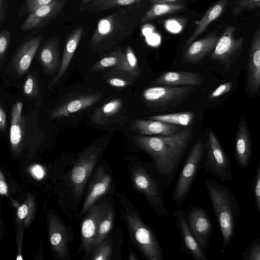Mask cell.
Instances as JSON below:
<instances>
[{
  "label": "cell",
  "instance_id": "6da1fadb",
  "mask_svg": "<svg viewBox=\"0 0 260 260\" xmlns=\"http://www.w3.org/2000/svg\"><path fill=\"white\" fill-rule=\"evenodd\" d=\"M192 137L191 130L186 128L168 136H137L134 142L150 157L153 167L166 188L176 176Z\"/></svg>",
  "mask_w": 260,
  "mask_h": 260
},
{
  "label": "cell",
  "instance_id": "7a4b0ae2",
  "mask_svg": "<svg viewBox=\"0 0 260 260\" xmlns=\"http://www.w3.org/2000/svg\"><path fill=\"white\" fill-rule=\"evenodd\" d=\"M141 3L119 7L101 19L89 43L91 48H108L132 35L144 14Z\"/></svg>",
  "mask_w": 260,
  "mask_h": 260
},
{
  "label": "cell",
  "instance_id": "3957f363",
  "mask_svg": "<svg viewBox=\"0 0 260 260\" xmlns=\"http://www.w3.org/2000/svg\"><path fill=\"white\" fill-rule=\"evenodd\" d=\"M116 201L129 237L147 260H163L162 248L154 231L142 218L140 211L124 194L115 191Z\"/></svg>",
  "mask_w": 260,
  "mask_h": 260
},
{
  "label": "cell",
  "instance_id": "277c9868",
  "mask_svg": "<svg viewBox=\"0 0 260 260\" xmlns=\"http://www.w3.org/2000/svg\"><path fill=\"white\" fill-rule=\"evenodd\" d=\"M205 188L218 222L226 248L235 235L241 212L231 190L223 184L212 179L206 178Z\"/></svg>",
  "mask_w": 260,
  "mask_h": 260
},
{
  "label": "cell",
  "instance_id": "5b68a950",
  "mask_svg": "<svg viewBox=\"0 0 260 260\" xmlns=\"http://www.w3.org/2000/svg\"><path fill=\"white\" fill-rule=\"evenodd\" d=\"M133 186L143 194L149 207L159 217L169 216L164 197V186L152 165H129Z\"/></svg>",
  "mask_w": 260,
  "mask_h": 260
},
{
  "label": "cell",
  "instance_id": "8992f818",
  "mask_svg": "<svg viewBox=\"0 0 260 260\" xmlns=\"http://www.w3.org/2000/svg\"><path fill=\"white\" fill-rule=\"evenodd\" d=\"M101 152L102 148L100 147H90L85 150L66 176L67 195H69L71 200L75 204H80L85 186L98 162Z\"/></svg>",
  "mask_w": 260,
  "mask_h": 260
},
{
  "label": "cell",
  "instance_id": "52a82bcc",
  "mask_svg": "<svg viewBox=\"0 0 260 260\" xmlns=\"http://www.w3.org/2000/svg\"><path fill=\"white\" fill-rule=\"evenodd\" d=\"M204 147L202 140L199 139L192 146L183 164L172 193L173 201L177 206L181 205L191 192L201 170Z\"/></svg>",
  "mask_w": 260,
  "mask_h": 260
},
{
  "label": "cell",
  "instance_id": "ba28073f",
  "mask_svg": "<svg viewBox=\"0 0 260 260\" xmlns=\"http://www.w3.org/2000/svg\"><path fill=\"white\" fill-rule=\"evenodd\" d=\"M204 149L201 169L222 182L232 181L234 176L231 159L212 131L208 133V142Z\"/></svg>",
  "mask_w": 260,
  "mask_h": 260
},
{
  "label": "cell",
  "instance_id": "9c48e42d",
  "mask_svg": "<svg viewBox=\"0 0 260 260\" xmlns=\"http://www.w3.org/2000/svg\"><path fill=\"white\" fill-rule=\"evenodd\" d=\"M188 227L200 247L206 253L209 246L214 223L207 211L201 206H190L185 212Z\"/></svg>",
  "mask_w": 260,
  "mask_h": 260
},
{
  "label": "cell",
  "instance_id": "30bf717a",
  "mask_svg": "<svg viewBox=\"0 0 260 260\" xmlns=\"http://www.w3.org/2000/svg\"><path fill=\"white\" fill-rule=\"evenodd\" d=\"M87 194L80 210V216L97 201L112 190L114 179L110 169L104 165H99L93 170L88 181Z\"/></svg>",
  "mask_w": 260,
  "mask_h": 260
},
{
  "label": "cell",
  "instance_id": "8fae6325",
  "mask_svg": "<svg viewBox=\"0 0 260 260\" xmlns=\"http://www.w3.org/2000/svg\"><path fill=\"white\" fill-rule=\"evenodd\" d=\"M109 203L103 197L85 212L81 224V241L82 250L86 257L90 256L93 249L101 218Z\"/></svg>",
  "mask_w": 260,
  "mask_h": 260
},
{
  "label": "cell",
  "instance_id": "7c38bea8",
  "mask_svg": "<svg viewBox=\"0 0 260 260\" xmlns=\"http://www.w3.org/2000/svg\"><path fill=\"white\" fill-rule=\"evenodd\" d=\"M235 30L236 28L232 26L224 29L210 56L211 60L219 62L226 70L235 61L243 45V38H235Z\"/></svg>",
  "mask_w": 260,
  "mask_h": 260
},
{
  "label": "cell",
  "instance_id": "4fadbf2b",
  "mask_svg": "<svg viewBox=\"0 0 260 260\" xmlns=\"http://www.w3.org/2000/svg\"><path fill=\"white\" fill-rule=\"evenodd\" d=\"M194 90L192 86L152 87L143 91V96L151 105L167 106L182 101Z\"/></svg>",
  "mask_w": 260,
  "mask_h": 260
},
{
  "label": "cell",
  "instance_id": "5bb4252c",
  "mask_svg": "<svg viewBox=\"0 0 260 260\" xmlns=\"http://www.w3.org/2000/svg\"><path fill=\"white\" fill-rule=\"evenodd\" d=\"M68 0H54L29 13L21 26L23 31L37 29L54 20L61 12Z\"/></svg>",
  "mask_w": 260,
  "mask_h": 260
},
{
  "label": "cell",
  "instance_id": "9a60e30c",
  "mask_svg": "<svg viewBox=\"0 0 260 260\" xmlns=\"http://www.w3.org/2000/svg\"><path fill=\"white\" fill-rule=\"evenodd\" d=\"M42 36L38 35L25 42L14 55L10 68L16 76H23L29 69L40 45Z\"/></svg>",
  "mask_w": 260,
  "mask_h": 260
},
{
  "label": "cell",
  "instance_id": "2e32d148",
  "mask_svg": "<svg viewBox=\"0 0 260 260\" xmlns=\"http://www.w3.org/2000/svg\"><path fill=\"white\" fill-rule=\"evenodd\" d=\"M174 215L176 219V226L182 241L183 249L194 259L208 260L205 252L200 247L188 227L185 212L178 209L175 211Z\"/></svg>",
  "mask_w": 260,
  "mask_h": 260
},
{
  "label": "cell",
  "instance_id": "e0dca14e",
  "mask_svg": "<svg viewBox=\"0 0 260 260\" xmlns=\"http://www.w3.org/2000/svg\"><path fill=\"white\" fill-rule=\"evenodd\" d=\"M234 152L239 167L244 170L248 167L252 153L251 140L244 117L239 121L235 139Z\"/></svg>",
  "mask_w": 260,
  "mask_h": 260
},
{
  "label": "cell",
  "instance_id": "ac0fdd59",
  "mask_svg": "<svg viewBox=\"0 0 260 260\" xmlns=\"http://www.w3.org/2000/svg\"><path fill=\"white\" fill-rule=\"evenodd\" d=\"M247 83L250 90L256 92L260 86V30L254 34L251 41L247 71Z\"/></svg>",
  "mask_w": 260,
  "mask_h": 260
},
{
  "label": "cell",
  "instance_id": "d6986e66",
  "mask_svg": "<svg viewBox=\"0 0 260 260\" xmlns=\"http://www.w3.org/2000/svg\"><path fill=\"white\" fill-rule=\"evenodd\" d=\"M103 96L102 94L94 93L84 95L68 101L51 112V117L57 118L68 116L93 105Z\"/></svg>",
  "mask_w": 260,
  "mask_h": 260
},
{
  "label": "cell",
  "instance_id": "ffe728a7",
  "mask_svg": "<svg viewBox=\"0 0 260 260\" xmlns=\"http://www.w3.org/2000/svg\"><path fill=\"white\" fill-rule=\"evenodd\" d=\"M218 38L216 30L205 38L192 42L187 47L183 54V59L190 62L199 61L213 50Z\"/></svg>",
  "mask_w": 260,
  "mask_h": 260
},
{
  "label": "cell",
  "instance_id": "44dd1931",
  "mask_svg": "<svg viewBox=\"0 0 260 260\" xmlns=\"http://www.w3.org/2000/svg\"><path fill=\"white\" fill-rule=\"evenodd\" d=\"M83 32V26H79L76 28L68 37L64 48L60 68L56 76L49 83L48 86V88L55 85L66 72L79 44Z\"/></svg>",
  "mask_w": 260,
  "mask_h": 260
},
{
  "label": "cell",
  "instance_id": "7402d4cb",
  "mask_svg": "<svg viewBox=\"0 0 260 260\" xmlns=\"http://www.w3.org/2000/svg\"><path fill=\"white\" fill-rule=\"evenodd\" d=\"M203 78L200 74L190 72H168L162 74L156 80L159 85L165 86H195L202 83Z\"/></svg>",
  "mask_w": 260,
  "mask_h": 260
},
{
  "label": "cell",
  "instance_id": "603a6c76",
  "mask_svg": "<svg viewBox=\"0 0 260 260\" xmlns=\"http://www.w3.org/2000/svg\"><path fill=\"white\" fill-rule=\"evenodd\" d=\"M59 36L51 38L42 48L39 58L47 74H52L60 64Z\"/></svg>",
  "mask_w": 260,
  "mask_h": 260
},
{
  "label": "cell",
  "instance_id": "cb8c5ba5",
  "mask_svg": "<svg viewBox=\"0 0 260 260\" xmlns=\"http://www.w3.org/2000/svg\"><path fill=\"white\" fill-rule=\"evenodd\" d=\"M134 127L145 136H168L178 132L177 125L155 120L140 119L134 123Z\"/></svg>",
  "mask_w": 260,
  "mask_h": 260
},
{
  "label": "cell",
  "instance_id": "d4e9b609",
  "mask_svg": "<svg viewBox=\"0 0 260 260\" xmlns=\"http://www.w3.org/2000/svg\"><path fill=\"white\" fill-rule=\"evenodd\" d=\"M229 1L230 0H219L207 10L185 43L184 46L185 48L193 42L205 30L211 22L217 19L222 14Z\"/></svg>",
  "mask_w": 260,
  "mask_h": 260
},
{
  "label": "cell",
  "instance_id": "484cf974",
  "mask_svg": "<svg viewBox=\"0 0 260 260\" xmlns=\"http://www.w3.org/2000/svg\"><path fill=\"white\" fill-rule=\"evenodd\" d=\"M50 237V242L54 247L59 256L65 259H70L69 242L70 235L66 225L57 220L53 223Z\"/></svg>",
  "mask_w": 260,
  "mask_h": 260
},
{
  "label": "cell",
  "instance_id": "4316f807",
  "mask_svg": "<svg viewBox=\"0 0 260 260\" xmlns=\"http://www.w3.org/2000/svg\"><path fill=\"white\" fill-rule=\"evenodd\" d=\"M181 4H153L149 9L143 15L140 24H143L160 16L174 13L184 9Z\"/></svg>",
  "mask_w": 260,
  "mask_h": 260
},
{
  "label": "cell",
  "instance_id": "83f0119b",
  "mask_svg": "<svg viewBox=\"0 0 260 260\" xmlns=\"http://www.w3.org/2000/svg\"><path fill=\"white\" fill-rule=\"evenodd\" d=\"M145 0H93L85 5L83 10L88 12H99L113 8L128 6Z\"/></svg>",
  "mask_w": 260,
  "mask_h": 260
},
{
  "label": "cell",
  "instance_id": "f1b7e54d",
  "mask_svg": "<svg viewBox=\"0 0 260 260\" xmlns=\"http://www.w3.org/2000/svg\"><path fill=\"white\" fill-rule=\"evenodd\" d=\"M114 220L113 208L109 203L101 218L93 249L108 236L113 228Z\"/></svg>",
  "mask_w": 260,
  "mask_h": 260
},
{
  "label": "cell",
  "instance_id": "f546056e",
  "mask_svg": "<svg viewBox=\"0 0 260 260\" xmlns=\"http://www.w3.org/2000/svg\"><path fill=\"white\" fill-rule=\"evenodd\" d=\"M126 63L125 54L118 51L112 52L98 61L92 68V70H99L109 67H114L117 69L125 71Z\"/></svg>",
  "mask_w": 260,
  "mask_h": 260
},
{
  "label": "cell",
  "instance_id": "4dcf8cb0",
  "mask_svg": "<svg viewBox=\"0 0 260 260\" xmlns=\"http://www.w3.org/2000/svg\"><path fill=\"white\" fill-rule=\"evenodd\" d=\"M194 114L191 112H182L176 113L154 115L149 119L162 121L174 125L188 126L193 119Z\"/></svg>",
  "mask_w": 260,
  "mask_h": 260
},
{
  "label": "cell",
  "instance_id": "1f68e13d",
  "mask_svg": "<svg viewBox=\"0 0 260 260\" xmlns=\"http://www.w3.org/2000/svg\"><path fill=\"white\" fill-rule=\"evenodd\" d=\"M113 246L112 240L108 236L93 248L90 256L92 260H109L111 259Z\"/></svg>",
  "mask_w": 260,
  "mask_h": 260
},
{
  "label": "cell",
  "instance_id": "d6a6232c",
  "mask_svg": "<svg viewBox=\"0 0 260 260\" xmlns=\"http://www.w3.org/2000/svg\"><path fill=\"white\" fill-rule=\"evenodd\" d=\"M121 106L122 101L120 99L111 100L98 109L93 115V118L95 121L100 122L103 119L115 114Z\"/></svg>",
  "mask_w": 260,
  "mask_h": 260
},
{
  "label": "cell",
  "instance_id": "836d02e7",
  "mask_svg": "<svg viewBox=\"0 0 260 260\" xmlns=\"http://www.w3.org/2000/svg\"><path fill=\"white\" fill-rule=\"evenodd\" d=\"M24 94L28 97L35 98L40 93L37 76L35 73L30 72L25 80L23 87Z\"/></svg>",
  "mask_w": 260,
  "mask_h": 260
},
{
  "label": "cell",
  "instance_id": "e575fe53",
  "mask_svg": "<svg viewBox=\"0 0 260 260\" xmlns=\"http://www.w3.org/2000/svg\"><path fill=\"white\" fill-rule=\"evenodd\" d=\"M242 256L244 260H260V240L258 238L253 239L246 246Z\"/></svg>",
  "mask_w": 260,
  "mask_h": 260
},
{
  "label": "cell",
  "instance_id": "d590c367",
  "mask_svg": "<svg viewBox=\"0 0 260 260\" xmlns=\"http://www.w3.org/2000/svg\"><path fill=\"white\" fill-rule=\"evenodd\" d=\"M251 187L256 210L260 213V165L258 164L252 177Z\"/></svg>",
  "mask_w": 260,
  "mask_h": 260
},
{
  "label": "cell",
  "instance_id": "8d00e7d4",
  "mask_svg": "<svg viewBox=\"0 0 260 260\" xmlns=\"http://www.w3.org/2000/svg\"><path fill=\"white\" fill-rule=\"evenodd\" d=\"M260 0H237L233 8L234 14H238L245 10L254 9L259 8Z\"/></svg>",
  "mask_w": 260,
  "mask_h": 260
},
{
  "label": "cell",
  "instance_id": "74e56055",
  "mask_svg": "<svg viewBox=\"0 0 260 260\" xmlns=\"http://www.w3.org/2000/svg\"><path fill=\"white\" fill-rule=\"evenodd\" d=\"M126 63L125 71L131 74H137L138 70L137 58L129 46H127L125 53Z\"/></svg>",
  "mask_w": 260,
  "mask_h": 260
},
{
  "label": "cell",
  "instance_id": "f35d334b",
  "mask_svg": "<svg viewBox=\"0 0 260 260\" xmlns=\"http://www.w3.org/2000/svg\"><path fill=\"white\" fill-rule=\"evenodd\" d=\"M11 34L7 30L0 31V61L4 58L9 46Z\"/></svg>",
  "mask_w": 260,
  "mask_h": 260
},
{
  "label": "cell",
  "instance_id": "ab89813d",
  "mask_svg": "<svg viewBox=\"0 0 260 260\" xmlns=\"http://www.w3.org/2000/svg\"><path fill=\"white\" fill-rule=\"evenodd\" d=\"M232 82H226L219 85L211 93H210L208 98L209 100H212L219 97L226 93L230 92L232 88Z\"/></svg>",
  "mask_w": 260,
  "mask_h": 260
},
{
  "label": "cell",
  "instance_id": "60d3db41",
  "mask_svg": "<svg viewBox=\"0 0 260 260\" xmlns=\"http://www.w3.org/2000/svg\"><path fill=\"white\" fill-rule=\"evenodd\" d=\"M54 0H26L25 7L28 13H31L38 8L48 5Z\"/></svg>",
  "mask_w": 260,
  "mask_h": 260
},
{
  "label": "cell",
  "instance_id": "b9f144b4",
  "mask_svg": "<svg viewBox=\"0 0 260 260\" xmlns=\"http://www.w3.org/2000/svg\"><path fill=\"white\" fill-rule=\"evenodd\" d=\"M109 84L116 87H123L127 86L128 82L120 78H113L109 80Z\"/></svg>",
  "mask_w": 260,
  "mask_h": 260
},
{
  "label": "cell",
  "instance_id": "7bdbcfd3",
  "mask_svg": "<svg viewBox=\"0 0 260 260\" xmlns=\"http://www.w3.org/2000/svg\"><path fill=\"white\" fill-rule=\"evenodd\" d=\"M7 127V117L5 111L0 105V131L4 132Z\"/></svg>",
  "mask_w": 260,
  "mask_h": 260
},
{
  "label": "cell",
  "instance_id": "ee69618b",
  "mask_svg": "<svg viewBox=\"0 0 260 260\" xmlns=\"http://www.w3.org/2000/svg\"><path fill=\"white\" fill-rule=\"evenodd\" d=\"M27 211H28L27 206L25 204L22 205L18 209L17 213H18V217L20 219L24 218L26 216V215L27 213Z\"/></svg>",
  "mask_w": 260,
  "mask_h": 260
},
{
  "label": "cell",
  "instance_id": "f6af8a7d",
  "mask_svg": "<svg viewBox=\"0 0 260 260\" xmlns=\"http://www.w3.org/2000/svg\"><path fill=\"white\" fill-rule=\"evenodd\" d=\"M33 174L38 178H41L43 176V171L41 167L35 166L32 169Z\"/></svg>",
  "mask_w": 260,
  "mask_h": 260
},
{
  "label": "cell",
  "instance_id": "bcb514c9",
  "mask_svg": "<svg viewBox=\"0 0 260 260\" xmlns=\"http://www.w3.org/2000/svg\"><path fill=\"white\" fill-rule=\"evenodd\" d=\"M5 9V1L0 0V23H1L4 19Z\"/></svg>",
  "mask_w": 260,
  "mask_h": 260
},
{
  "label": "cell",
  "instance_id": "7dc6e473",
  "mask_svg": "<svg viewBox=\"0 0 260 260\" xmlns=\"http://www.w3.org/2000/svg\"><path fill=\"white\" fill-rule=\"evenodd\" d=\"M7 188L6 183L2 180H0V193L2 194H6Z\"/></svg>",
  "mask_w": 260,
  "mask_h": 260
},
{
  "label": "cell",
  "instance_id": "c3c4849f",
  "mask_svg": "<svg viewBox=\"0 0 260 260\" xmlns=\"http://www.w3.org/2000/svg\"><path fill=\"white\" fill-rule=\"evenodd\" d=\"M153 4L161 3V4H171L175 3L178 0H150Z\"/></svg>",
  "mask_w": 260,
  "mask_h": 260
},
{
  "label": "cell",
  "instance_id": "681fc988",
  "mask_svg": "<svg viewBox=\"0 0 260 260\" xmlns=\"http://www.w3.org/2000/svg\"><path fill=\"white\" fill-rule=\"evenodd\" d=\"M128 259L129 260H138V258L137 257V255L133 251L130 250L129 255H128Z\"/></svg>",
  "mask_w": 260,
  "mask_h": 260
},
{
  "label": "cell",
  "instance_id": "f907efd6",
  "mask_svg": "<svg viewBox=\"0 0 260 260\" xmlns=\"http://www.w3.org/2000/svg\"><path fill=\"white\" fill-rule=\"evenodd\" d=\"M93 0H80V5L82 6H84L86 5L87 4L91 2Z\"/></svg>",
  "mask_w": 260,
  "mask_h": 260
},
{
  "label": "cell",
  "instance_id": "816d5d0a",
  "mask_svg": "<svg viewBox=\"0 0 260 260\" xmlns=\"http://www.w3.org/2000/svg\"><path fill=\"white\" fill-rule=\"evenodd\" d=\"M17 259H21L22 260V258L21 257V255H19L18 257L17 258Z\"/></svg>",
  "mask_w": 260,
  "mask_h": 260
}]
</instances>
